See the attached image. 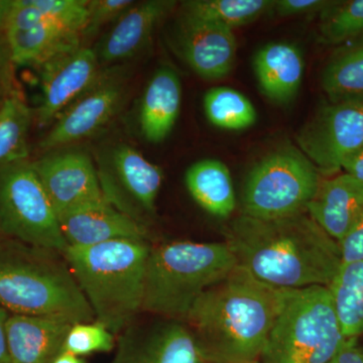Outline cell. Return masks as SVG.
Here are the masks:
<instances>
[{"label": "cell", "instance_id": "cell-1", "mask_svg": "<svg viewBox=\"0 0 363 363\" xmlns=\"http://www.w3.org/2000/svg\"><path fill=\"white\" fill-rule=\"evenodd\" d=\"M224 236L236 267L279 290L329 288L342 267L337 241L307 212L269 220L241 215Z\"/></svg>", "mask_w": 363, "mask_h": 363}, {"label": "cell", "instance_id": "cell-2", "mask_svg": "<svg viewBox=\"0 0 363 363\" xmlns=\"http://www.w3.org/2000/svg\"><path fill=\"white\" fill-rule=\"evenodd\" d=\"M286 292L236 267L200 296L185 324L210 363L259 362Z\"/></svg>", "mask_w": 363, "mask_h": 363}, {"label": "cell", "instance_id": "cell-3", "mask_svg": "<svg viewBox=\"0 0 363 363\" xmlns=\"http://www.w3.org/2000/svg\"><path fill=\"white\" fill-rule=\"evenodd\" d=\"M0 305L13 315L95 321L62 253L9 238H0Z\"/></svg>", "mask_w": 363, "mask_h": 363}, {"label": "cell", "instance_id": "cell-4", "mask_svg": "<svg viewBox=\"0 0 363 363\" xmlns=\"http://www.w3.org/2000/svg\"><path fill=\"white\" fill-rule=\"evenodd\" d=\"M149 240H121L62 253L95 321L116 336L143 312Z\"/></svg>", "mask_w": 363, "mask_h": 363}, {"label": "cell", "instance_id": "cell-5", "mask_svg": "<svg viewBox=\"0 0 363 363\" xmlns=\"http://www.w3.org/2000/svg\"><path fill=\"white\" fill-rule=\"evenodd\" d=\"M235 267V259L224 241H172L152 245L143 312L185 323L200 296Z\"/></svg>", "mask_w": 363, "mask_h": 363}, {"label": "cell", "instance_id": "cell-6", "mask_svg": "<svg viewBox=\"0 0 363 363\" xmlns=\"http://www.w3.org/2000/svg\"><path fill=\"white\" fill-rule=\"evenodd\" d=\"M348 339L327 286L286 292L259 363H329Z\"/></svg>", "mask_w": 363, "mask_h": 363}, {"label": "cell", "instance_id": "cell-7", "mask_svg": "<svg viewBox=\"0 0 363 363\" xmlns=\"http://www.w3.org/2000/svg\"><path fill=\"white\" fill-rule=\"evenodd\" d=\"M321 179L313 162L295 147H283L255 167L243 188L245 216L279 219L307 212Z\"/></svg>", "mask_w": 363, "mask_h": 363}, {"label": "cell", "instance_id": "cell-8", "mask_svg": "<svg viewBox=\"0 0 363 363\" xmlns=\"http://www.w3.org/2000/svg\"><path fill=\"white\" fill-rule=\"evenodd\" d=\"M0 231L32 247L60 253L68 247L58 215L28 159L0 168Z\"/></svg>", "mask_w": 363, "mask_h": 363}, {"label": "cell", "instance_id": "cell-9", "mask_svg": "<svg viewBox=\"0 0 363 363\" xmlns=\"http://www.w3.org/2000/svg\"><path fill=\"white\" fill-rule=\"evenodd\" d=\"M95 164L105 200L149 228L164 180L161 168L126 143L105 149Z\"/></svg>", "mask_w": 363, "mask_h": 363}, {"label": "cell", "instance_id": "cell-10", "mask_svg": "<svg viewBox=\"0 0 363 363\" xmlns=\"http://www.w3.org/2000/svg\"><path fill=\"white\" fill-rule=\"evenodd\" d=\"M128 81L126 71L121 67L101 71L94 84L52 123L40 143V149L45 152L65 149L101 130L121 109Z\"/></svg>", "mask_w": 363, "mask_h": 363}, {"label": "cell", "instance_id": "cell-11", "mask_svg": "<svg viewBox=\"0 0 363 363\" xmlns=\"http://www.w3.org/2000/svg\"><path fill=\"white\" fill-rule=\"evenodd\" d=\"M301 152L325 173H335L363 147V101L324 105L297 135Z\"/></svg>", "mask_w": 363, "mask_h": 363}, {"label": "cell", "instance_id": "cell-12", "mask_svg": "<svg viewBox=\"0 0 363 363\" xmlns=\"http://www.w3.org/2000/svg\"><path fill=\"white\" fill-rule=\"evenodd\" d=\"M161 320L145 324L136 319L121 332L111 363H210L187 325Z\"/></svg>", "mask_w": 363, "mask_h": 363}, {"label": "cell", "instance_id": "cell-13", "mask_svg": "<svg viewBox=\"0 0 363 363\" xmlns=\"http://www.w3.org/2000/svg\"><path fill=\"white\" fill-rule=\"evenodd\" d=\"M171 45L197 75L209 81L230 73L238 52L233 30L183 13L172 30Z\"/></svg>", "mask_w": 363, "mask_h": 363}, {"label": "cell", "instance_id": "cell-14", "mask_svg": "<svg viewBox=\"0 0 363 363\" xmlns=\"http://www.w3.org/2000/svg\"><path fill=\"white\" fill-rule=\"evenodd\" d=\"M96 52L80 45L45 62L40 69L42 97L35 118L40 128L56 121L99 77Z\"/></svg>", "mask_w": 363, "mask_h": 363}, {"label": "cell", "instance_id": "cell-15", "mask_svg": "<svg viewBox=\"0 0 363 363\" xmlns=\"http://www.w3.org/2000/svg\"><path fill=\"white\" fill-rule=\"evenodd\" d=\"M33 166L58 217L87 203L105 200L96 164L84 152L52 150Z\"/></svg>", "mask_w": 363, "mask_h": 363}, {"label": "cell", "instance_id": "cell-16", "mask_svg": "<svg viewBox=\"0 0 363 363\" xmlns=\"http://www.w3.org/2000/svg\"><path fill=\"white\" fill-rule=\"evenodd\" d=\"M68 247H85L109 241H150V228L138 223L106 200L87 203L59 217Z\"/></svg>", "mask_w": 363, "mask_h": 363}, {"label": "cell", "instance_id": "cell-17", "mask_svg": "<svg viewBox=\"0 0 363 363\" xmlns=\"http://www.w3.org/2000/svg\"><path fill=\"white\" fill-rule=\"evenodd\" d=\"M176 4L173 0L135 2L116 21L95 50L100 65H116L140 54Z\"/></svg>", "mask_w": 363, "mask_h": 363}, {"label": "cell", "instance_id": "cell-18", "mask_svg": "<svg viewBox=\"0 0 363 363\" xmlns=\"http://www.w3.org/2000/svg\"><path fill=\"white\" fill-rule=\"evenodd\" d=\"M363 212V183L342 174L321 181L307 213L334 240L341 241Z\"/></svg>", "mask_w": 363, "mask_h": 363}, {"label": "cell", "instance_id": "cell-19", "mask_svg": "<svg viewBox=\"0 0 363 363\" xmlns=\"http://www.w3.org/2000/svg\"><path fill=\"white\" fill-rule=\"evenodd\" d=\"M71 325L52 318L11 314L7 344L11 363H54L63 352Z\"/></svg>", "mask_w": 363, "mask_h": 363}, {"label": "cell", "instance_id": "cell-20", "mask_svg": "<svg viewBox=\"0 0 363 363\" xmlns=\"http://www.w3.org/2000/svg\"><path fill=\"white\" fill-rule=\"evenodd\" d=\"M4 33L16 65L40 67L82 45L81 33L47 20L7 26Z\"/></svg>", "mask_w": 363, "mask_h": 363}, {"label": "cell", "instance_id": "cell-21", "mask_svg": "<svg viewBox=\"0 0 363 363\" xmlns=\"http://www.w3.org/2000/svg\"><path fill=\"white\" fill-rule=\"evenodd\" d=\"M182 84L177 72L162 66L155 72L143 92L140 108V126L150 143L168 138L180 114Z\"/></svg>", "mask_w": 363, "mask_h": 363}, {"label": "cell", "instance_id": "cell-22", "mask_svg": "<svg viewBox=\"0 0 363 363\" xmlns=\"http://www.w3.org/2000/svg\"><path fill=\"white\" fill-rule=\"evenodd\" d=\"M253 68L262 92L274 101L286 104L296 96L302 83L304 59L295 45L272 43L257 52Z\"/></svg>", "mask_w": 363, "mask_h": 363}, {"label": "cell", "instance_id": "cell-23", "mask_svg": "<svg viewBox=\"0 0 363 363\" xmlns=\"http://www.w3.org/2000/svg\"><path fill=\"white\" fill-rule=\"evenodd\" d=\"M186 187L198 204L213 216L227 218L236 207L230 172L213 159L193 164L186 172Z\"/></svg>", "mask_w": 363, "mask_h": 363}, {"label": "cell", "instance_id": "cell-24", "mask_svg": "<svg viewBox=\"0 0 363 363\" xmlns=\"http://www.w3.org/2000/svg\"><path fill=\"white\" fill-rule=\"evenodd\" d=\"M321 85L331 104L363 101V35L334 50L322 72Z\"/></svg>", "mask_w": 363, "mask_h": 363}, {"label": "cell", "instance_id": "cell-25", "mask_svg": "<svg viewBox=\"0 0 363 363\" xmlns=\"http://www.w3.org/2000/svg\"><path fill=\"white\" fill-rule=\"evenodd\" d=\"M346 338L363 336V260L342 264L329 286Z\"/></svg>", "mask_w": 363, "mask_h": 363}, {"label": "cell", "instance_id": "cell-26", "mask_svg": "<svg viewBox=\"0 0 363 363\" xmlns=\"http://www.w3.org/2000/svg\"><path fill=\"white\" fill-rule=\"evenodd\" d=\"M33 118L32 109L16 90L0 106V168L28 159V135Z\"/></svg>", "mask_w": 363, "mask_h": 363}, {"label": "cell", "instance_id": "cell-27", "mask_svg": "<svg viewBox=\"0 0 363 363\" xmlns=\"http://www.w3.org/2000/svg\"><path fill=\"white\" fill-rule=\"evenodd\" d=\"M272 0H190L181 13L219 23L234 30L257 21L274 7Z\"/></svg>", "mask_w": 363, "mask_h": 363}, {"label": "cell", "instance_id": "cell-28", "mask_svg": "<svg viewBox=\"0 0 363 363\" xmlns=\"http://www.w3.org/2000/svg\"><path fill=\"white\" fill-rule=\"evenodd\" d=\"M204 111L208 121L223 130H241L257 121V111L252 102L240 91L215 87L204 96Z\"/></svg>", "mask_w": 363, "mask_h": 363}, {"label": "cell", "instance_id": "cell-29", "mask_svg": "<svg viewBox=\"0 0 363 363\" xmlns=\"http://www.w3.org/2000/svg\"><path fill=\"white\" fill-rule=\"evenodd\" d=\"M363 35V0L331 1L320 13L319 39L339 45Z\"/></svg>", "mask_w": 363, "mask_h": 363}, {"label": "cell", "instance_id": "cell-30", "mask_svg": "<svg viewBox=\"0 0 363 363\" xmlns=\"http://www.w3.org/2000/svg\"><path fill=\"white\" fill-rule=\"evenodd\" d=\"M116 336L104 325L96 321L79 322L71 325L63 351L79 357L109 352L116 348Z\"/></svg>", "mask_w": 363, "mask_h": 363}, {"label": "cell", "instance_id": "cell-31", "mask_svg": "<svg viewBox=\"0 0 363 363\" xmlns=\"http://www.w3.org/2000/svg\"><path fill=\"white\" fill-rule=\"evenodd\" d=\"M135 4L133 0H89L82 38L91 37L104 26L116 21Z\"/></svg>", "mask_w": 363, "mask_h": 363}, {"label": "cell", "instance_id": "cell-32", "mask_svg": "<svg viewBox=\"0 0 363 363\" xmlns=\"http://www.w3.org/2000/svg\"><path fill=\"white\" fill-rule=\"evenodd\" d=\"M14 64L6 33L0 30V106L16 91Z\"/></svg>", "mask_w": 363, "mask_h": 363}, {"label": "cell", "instance_id": "cell-33", "mask_svg": "<svg viewBox=\"0 0 363 363\" xmlns=\"http://www.w3.org/2000/svg\"><path fill=\"white\" fill-rule=\"evenodd\" d=\"M338 245L342 264L363 260V212Z\"/></svg>", "mask_w": 363, "mask_h": 363}, {"label": "cell", "instance_id": "cell-34", "mask_svg": "<svg viewBox=\"0 0 363 363\" xmlns=\"http://www.w3.org/2000/svg\"><path fill=\"white\" fill-rule=\"evenodd\" d=\"M332 1V0H331ZM330 0H276L274 11L279 16H305V14L321 13Z\"/></svg>", "mask_w": 363, "mask_h": 363}, {"label": "cell", "instance_id": "cell-35", "mask_svg": "<svg viewBox=\"0 0 363 363\" xmlns=\"http://www.w3.org/2000/svg\"><path fill=\"white\" fill-rule=\"evenodd\" d=\"M329 363H363V346L357 338H350Z\"/></svg>", "mask_w": 363, "mask_h": 363}, {"label": "cell", "instance_id": "cell-36", "mask_svg": "<svg viewBox=\"0 0 363 363\" xmlns=\"http://www.w3.org/2000/svg\"><path fill=\"white\" fill-rule=\"evenodd\" d=\"M9 312L0 305V363H11L7 344V322Z\"/></svg>", "mask_w": 363, "mask_h": 363}, {"label": "cell", "instance_id": "cell-37", "mask_svg": "<svg viewBox=\"0 0 363 363\" xmlns=\"http://www.w3.org/2000/svg\"><path fill=\"white\" fill-rule=\"evenodd\" d=\"M341 169L345 174L363 183V147L345 160Z\"/></svg>", "mask_w": 363, "mask_h": 363}, {"label": "cell", "instance_id": "cell-38", "mask_svg": "<svg viewBox=\"0 0 363 363\" xmlns=\"http://www.w3.org/2000/svg\"><path fill=\"white\" fill-rule=\"evenodd\" d=\"M13 4L14 0H0V30H4L6 28Z\"/></svg>", "mask_w": 363, "mask_h": 363}, {"label": "cell", "instance_id": "cell-39", "mask_svg": "<svg viewBox=\"0 0 363 363\" xmlns=\"http://www.w3.org/2000/svg\"><path fill=\"white\" fill-rule=\"evenodd\" d=\"M54 363H86L82 357H76V355L71 354V353L63 352L56 358Z\"/></svg>", "mask_w": 363, "mask_h": 363}, {"label": "cell", "instance_id": "cell-40", "mask_svg": "<svg viewBox=\"0 0 363 363\" xmlns=\"http://www.w3.org/2000/svg\"><path fill=\"white\" fill-rule=\"evenodd\" d=\"M255 363H259V362H255Z\"/></svg>", "mask_w": 363, "mask_h": 363}]
</instances>
